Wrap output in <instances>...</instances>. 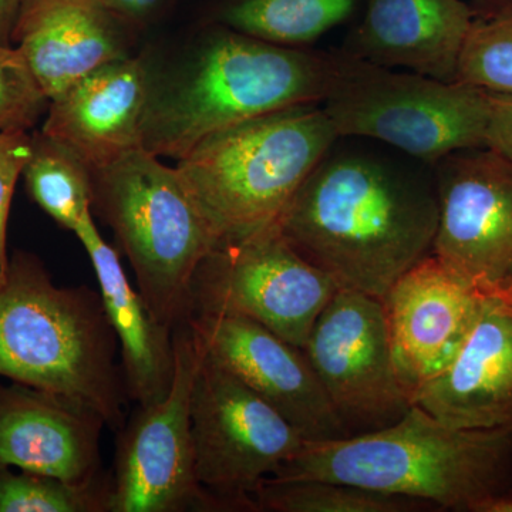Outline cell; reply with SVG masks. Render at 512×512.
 Returning <instances> with one entry per match:
<instances>
[{
  "instance_id": "obj_10",
  "label": "cell",
  "mask_w": 512,
  "mask_h": 512,
  "mask_svg": "<svg viewBox=\"0 0 512 512\" xmlns=\"http://www.w3.org/2000/svg\"><path fill=\"white\" fill-rule=\"evenodd\" d=\"M174 345L170 392L137 406L117 431L109 512L224 511L195 473L190 406L200 349L188 322L174 330Z\"/></svg>"
},
{
  "instance_id": "obj_21",
  "label": "cell",
  "mask_w": 512,
  "mask_h": 512,
  "mask_svg": "<svg viewBox=\"0 0 512 512\" xmlns=\"http://www.w3.org/2000/svg\"><path fill=\"white\" fill-rule=\"evenodd\" d=\"M22 177L33 201L63 228L74 232L92 215V170L42 131L32 133V153Z\"/></svg>"
},
{
  "instance_id": "obj_14",
  "label": "cell",
  "mask_w": 512,
  "mask_h": 512,
  "mask_svg": "<svg viewBox=\"0 0 512 512\" xmlns=\"http://www.w3.org/2000/svg\"><path fill=\"white\" fill-rule=\"evenodd\" d=\"M188 325L205 355L275 407L305 440L349 437L305 350L238 316L194 315Z\"/></svg>"
},
{
  "instance_id": "obj_8",
  "label": "cell",
  "mask_w": 512,
  "mask_h": 512,
  "mask_svg": "<svg viewBox=\"0 0 512 512\" xmlns=\"http://www.w3.org/2000/svg\"><path fill=\"white\" fill-rule=\"evenodd\" d=\"M198 349L190 406L195 473L222 510L255 512V491L302 450L305 437Z\"/></svg>"
},
{
  "instance_id": "obj_19",
  "label": "cell",
  "mask_w": 512,
  "mask_h": 512,
  "mask_svg": "<svg viewBox=\"0 0 512 512\" xmlns=\"http://www.w3.org/2000/svg\"><path fill=\"white\" fill-rule=\"evenodd\" d=\"M474 18L463 0H369L345 53L377 66L454 82Z\"/></svg>"
},
{
  "instance_id": "obj_29",
  "label": "cell",
  "mask_w": 512,
  "mask_h": 512,
  "mask_svg": "<svg viewBox=\"0 0 512 512\" xmlns=\"http://www.w3.org/2000/svg\"><path fill=\"white\" fill-rule=\"evenodd\" d=\"M161 2L163 0H101L104 6L131 26L150 18Z\"/></svg>"
},
{
  "instance_id": "obj_22",
  "label": "cell",
  "mask_w": 512,
  "mask_h": 512,
  "mask_svg": "<svg viewBox=\"0 0 512 512\" xmlns=\"http://www.w3.org/2000/svg\"><path fill=\"white\" fill-rule=\"evenodd\" d=\"M356 0H241L225 13L229 28L274 45H306L343 22Z\"/></svg>"
},
{
  "instance_id": "obj_26",
  "label": "cell",
  "mask_w": 512,
  "mask_h": 512,
  "mask_svg": "<svg viewBox=\"0 0 512 512\" xmlns=\"http://www.w3.org/2000/svg\"><path fill=\"white\" fill-rule=\"evenodd\" d=\"M50 99L18 47L0 43V133L30 131Z\"/></svg>"
},
{
  "instance_id": "obj_32",
  "label": "cell",
  "mask_w": 512,
  "mask_h": 512,
  "mask_svg": "<svg viewBox=\"0 0 512 512\" xmlns=\"http://www.w3.org/2000/svg\"><path fill=\"white\" fill-rule=\"evenodd\" d=\"M495 296H501V298L507 299V301L512 302V286L508 288L507 291L497 293Z\"/></svg>"
},
{
  "instance_id": "obj_12",
  "label": "cell",
  "mask_w": 512,
  "mask_h": 512,
  "mask_svg": "<svg viewBox=\"0 0 512 512\" xmlns=\"http://www.w3.org/2000/svg\"><path fill=\"white\" fill-rule=\"evenodd\" d=\"M433 254L484 295L512 286V161L491 148L437 161Z\"/></svg>"
},
{
  "instance_id": "obj_3",
  "label": "cell",
  "mask_w": 512,
  "mask_h": 512,
  "mask_svg": "<svg viewBox=\"0 0 512 512\" xmlns=\"http://www.w3.org/2000/svg\"><path fill=\"white\" fill-rule=\"evenodd\" d=\"M117 355L100 292L60 288L35 255L10 256L0 286V376L83 400L119 431L130 397Z\"/></svg>"
},
{
  "instance_id": "obj_31",
  "label": "cell",
  "mask_w": 512,
  "mask_h": 512,
  "mask_svg": "<svg viewBox=\"0 0 512 512\" xmlns=\"http://www.w3.org/2000/svg\"><path fill=\"white\" fill-rule=\"evenodd\" d=\"M473 512H512V490L484 498L474 505Z\"/></svg>"
},
{
  "instance_id": "obj_13",
  "label": "cell",
  "mask_w": 512,
  "mask_h": 512,
  "mask_svg": "<svg viewBox=\"0 0 512 512\" xmlns=\"http://www.w3.org/2000/svg\"><path fill=\"white\" fill-rule=\"evenodd\" d=\"M485 296L434 254L407 269L384 293L380 302L393 365L410 400L453 362Z\"/></svg>"
},
{
  "instance_id": "obj_23",
  "label": "cell",
  "mask_w": 512,
  "mask_h": 512,
  "mask_svg": "<svg viewBox=\"0 0 512 512\" xmlns=\"http://www.w3.org/2000/svg\"><path fill=\"white\" fill-rule=\"evenodd\" d=\"M255 512H414L429 503L336 481L265 478L254 494Z\"/></svg>"
},
{
  "instance_id": "obj_30",
  "label": "cell",
  "mask_w": 512,
  "mask_h": 512,
  "mask_svg": "<svg viewBox=\"0 0 512 512\" xmlns=\"http://www.w3.org/2000/svg\"><path fill=\"white\" fill-rule=\"evenodd\" d=\"M23 0H0V43L12 45L13 29Z\"/></svg>"
},
{
  "instance_id": "obj_4",
  "label": "cell",
  "mask_w": 512,
  "mask_h": 512,
  "mask_svg": "<svg viewBox=\"0 0 512 512\" xmlns=\"http://www.w3.org/2000/svg\"><path fill=\"white\" fill-rule=\"evenodd\" d=\"M335 56L217 33L194 62L161 89L153 86L143 147L178 161L211 134L275 111L322 104Z\"/></svg>"
},
{
  "instance_id": "obj_18",
  "label": "cell",
  "mask_w": 512,
  "mask_h": 512,
  "mask_svg": "<svg viewBox=\"0 0 512 512\" xmlns=\"http://www.w3.org/2000/svg\"><path fill=\"white\" fill-rule=\"evenodd\" d=\"M128 26L101 0H23L12 45L52 100L86 74L130 57Z\"/></svg>"
},
{
  "instance_id": "obj_17",
  "label": "cell",
  "mask_w": 512,
  "mask_h": 512,
  "mask_svg": "<svg viewBox=\"0 0 512 512\" xmlns=\"http://www.w3.org/2000/svg\"><path fill=\"white\" fill-rule=\"evenodd\" d=\"M412 403L454 427H512V302L485 296L453 362Z\"/></svg>"
},
{
  "instance_id": "obj_20",
  "label": "cell",
  "mask_w": 512,
  "mask_h": 512,
  "mask_svg": "<svg viewBox=\"0 0 512 512\" xmlns=\"http://www.w3.org/2000/svg\"><path fill=\"white\" fill-rule=\"evenodd\" d=\"M74 234L96 272L104 309L119 343L128 397L141 407L161 402L175 375L174 330L156 318L140 291L131 286L119 254L101 237L93 215L84 218Z\"/></svg>"
},
{
  "instance_id": "obj_5",
  "label": "cell",
  "mask_w": 512,
  "mask_h": 512,
  "mask_svg": "<svg viewBox=\"0 0 512 512\" xmlns=\"http://www.w3.org/2000/svg\"><path fill=\"white\" fill-rule=\"evenodd\" d=\"M319 104L291 107L211 134L177 161L222 242L278 221L338 138Z\"/></svg>"
},
{
  "instance_id": "obj_6",
  "label": "cell",
  "mask_w": 512,
  "mask_h": 512,
  "mask_svg": "<svg viewBox=\"0 0 512 512\" xmlns=\"http://www.w3.org/2000/svg\"><path fill=\"white\" fill-rule=\"evenodd\" d=\"M92 174L93 210L116 234L148 308L177 329L192 315L195 272L220 239L177 167L146 148Z\"/></svg>"
},
{
  "instance_id": "obj_15",
  "label": "cell",
  "mask_w": 512,
  "mask_h": 512,
  "mask_svg": "<svg viewBox=\"0 0 512 512\" xmlns=\"http://www.w3.org/2000/svg\"><path fill=\"white\" fill-rule=\"evenodd\" d=\"M99 410L76 397L0 383V463L83 484L101 476Z\"/></svg>"
},
{
  "instance_id": "obj_16",
  "label": "cell",
  "mask_w": 512,
  "mask_h": 512,
  "mask_svg": "<svg viewBox=\"0 0 512 512\" xmlns=\"http://www.w3.org/2000/svg\"><path fill=\"white\" fill-rule=\"evenodd\" d=\"M153 80L146 60L130 56L101 66L50 100L42 133L97 171L143 147Z\"/></svg>"
},
{
  "instance_id": "obj_28",
  "label": "cell",
  "mask_w": 512,
  "mask_h": 512,
  "mask_svg": "<svg viewBox=\"0 0 512 512\" xmlns=\"http://www.w3.org/2000/svg\"><path fill=\"white\" fill-rule=\"evenodd\" d=\"M485 147L512 161V96L488 93Z\"/></svg>"
},
{
  "instance_id": "obj_27",
  "label": "cell",
  "mask_w": 512,
  "mask_h": 512,
  "mask_svg": "<svg viewBox=\"0 0 512 512\" xmlns=\"http://www.w3.org/2000/svg\"><path fill=\"white\" fill-rule=\"evenodd\" d=\"M32 153L30 131L0 133V286L8 274V221L16 184Z\"/></svg>"
},
{
  "instance_id": "obj_33",
  "label": "cell",
  "mask_w": 512,
  "mask_h": 512,
  "mask_svg": "<svg viewBox=\"0 0 512 512\" xmlns=\"http://www.w3.org/2000/svg\"><path fill=\"white\" fill-rule=\"evenodd\" d=\"M501 3L504 5H507V3H512V0H501Z\"/></svg>"
},
{
  "instance_id": "obj_2",
  "label": "cell",
  "mask_w": 512,
  "mask_h": 512,
  "mask_svg": "<svg viewBox=\"0 0 512 512\" xmlns=\"http://www.w3.org/2000/svg\"><path fill=\"white\" fill-rule=\"evenodd\" d=\"M271 478L336 481L473 512L484 498L512 490V427H454L413 404L386 429L306 440Z\"/></svg>"
},
{
  "instance_id": "obj_25",
  "label": "cell",
  "mask_w": 512,
  "mask_h": 512,
  "mask_svg": "<svg viewBox=\"0 0 512 512\" xmlns=\"http://www.w3.org/2000/svg\"><path fill=\"white\" fill-rule=\"evenodd\" d=\"M456 80L512 96V3L474 18L458 56Z\"/></svg>"
},
{
  "instance_id": "obj_1",
  "label": "cell",
  "mask_w": 512,
  "mask_h": 512,
  "mask_svg": "<svg viewBox=\"0 0 512 512\" xmlns=\"http://www.w3.org/2000/svg\"><path fill=\"white\" fill-rule=\"evenodd\" d=\"M436 188L362 157L323 158L279 215V231L340 289L382 299L427 255Z\"/></svg>"
},
{
  "instance_id": "obj_9",
  "label": "cell",
  "mask_w": 512,
  "mask_h": 512,
  "mask_svg": "<svg viewBox=\"0 0 512 512\" xmlns=\"http://www.w3.org/2000/svg\"><path fill=\"white\" fill-rule=\"evenodd\" d=\"M339 286L302 258L278 224L222 242L192 281V315L254 320L303 349ZM191 319V318H190Z\"/></svg>"
},
{
  "instance_id": "obj_24",
  "label": "cell",
  "mask_w": 512,
  "mask_h": 512,
  "mask_svg": "<svg viewBox=\"0 0 512 512\" xmlns=\"http://www.w3.org/2000/svg\"><path fill=\"white\" fill-rule=\"evenodd\" d=\"M18 470L0 463V512H109L111 476L73 484Z\"/></svg>"
},
{
  "instance_id": "obj_11",
  "label": "cell",
  "mask_w": 512,
  "mask_h": 512,
  "mask_svg": "<svg viewBox=\"0 0 512 512\" xmlns=\"http://www.w3.org/2000/svg\"><path fill=\"white\" fill-rule=\"evenodd\" d=\"M303 350L349 437L386 429L413 406L394 369L375 296L339 289Z\"/></svg>"
},
{
  "instance_id": "obj_7",
  "label": "cell",
  "mask_w": 512,
  "mask_h": 512,
  "mask_svg": "<svg viewBox=\"0 0 512 512\" xmlns=\"http://www.w3.org/2000/svg\"><path fill=\"white\" fill-rule=\"evenodd\" d=\"M323 110L339 137H370L437 163L485 147L488 93L468 84L396 72L335 56Z\"/></svg>"
}]
</instances>
